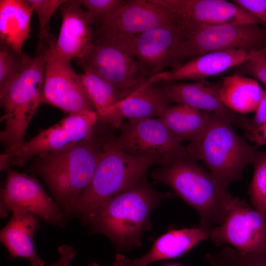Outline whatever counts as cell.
<instances>
[{"label":"cell","instance_id":"6da1fadb","mask_svg":"<svg viewBox=\"0 0 266 266\" xmlns=\"http://www.w3.org/2000/svg\"><path fill=\"white\" fill-rule=\"evenodd\" d=\"M165 194L154 190L143 178L100 206L89 223L95 232L104 234L121 250L140 246L149 218Z\"/></svg>","mask_w":266,"mask_h":266},{"label":"cell","instance_id":"7a4b0ae2","mask_svg":"<svg viewBox=\"0 0 266 266\" xmlns=\"http://www.w3.org/2000/svg\"><path fill=\"white\" fill-rule=\"evenodd\" d=\"M152 176L156 182L170 187L197 211L199 228L204 230L221 224L236 198L221 190L210 172L193 158L160 166L153 170Z\"/></svg>","mask_w":266,"mask_h":266},{"label":"cell","instance_id":"3957f363","mask_svg":"<svg viewBox=\"0 0 266 266\" xmlns=\"http://www.w3.org/2000/svg\"><path fill=\"white\" fill-rule=\"evenodd\" d=\"M156 165L165 164L157 158L125 153L115 138L103 141L93 176L79 196L73 212L89 222L105 202L138 183L144 178L147 170Z\"/></svg>","mask_w":266,"mask_h":266},{"label":"cell","instance_id":"277c9868","mask_svg":"<svg viewBox=\"0 0 266 266\" xmlns=\"http://www.w3.org/2000/svg\"><path fill=\"white\" fill-rule=\"evenodd\" d=\"M232 125L211 112L202 133L186 147L194 159L203 162L224 191L232 182L241 179L245 168L261 152L237 134Z\"/></svg>","mask_w":266,"mask_h":266},{"label":"cell","instance_id":"5b68a950","mask_svg":"<svg viewBox=\"0 0 266 266\" xmlns=\"http://www.w3.org/2000/svg\"><path fill=\"white\" fill-rule=\"evenodd\" d=\"M101 144L92 136L59 151L37 156L32 168L69 212H73L79 196L91 181Z\"/></svg>","mask_w":266,"mask_h":266},{"label":"cell","instance_id":"8992f818","mask_svg":"<svg viewBox=\"0 0 266 266\" xmlns=\"http://www.w3.org/2000/svg\"><path fill=\"white\" fill-rule=\"evenodd\" d=\"M50 45L38 48L34 57L26 55L17 76L0 89L1 117L4 128L0 140L4 152L14 150L24 141L28 126L39 105Z\"/></svg>","mask_w":266,"mask_h":266},{"label":"cell","instance_id":"52a82bcc","mask_svg":"<svg viewBox=\"0 0 266 266\" xmlns=\"http://www.w3.org/2000/svg\"><path fill=\"white\" fill-rule=\"evenodd\" d=\"M266 48V29L259 24L207 26L180 35L169 60L174 68L197 56L230 49L257 51Z\"/></svg>","mask_w":266,"mask_h":266},{"label":"cell","instance_id":"ba28073f","mask_svg":"<svg viewBox=\"0 0 266 266\" xmlns=\"http://www.w3.org/2000/svg\"><path fill=\"white\" fill-rule=\"evenodd\" d=\"M98 118L93 110L68 114L12 151L2 153L0 170L5 171L12 166H22L34 156L57 151L91 137Z\"/></svg>","mask_w":266,"mask_h":266},{"label":"cell","instance_id":"9c48e42d","mask_svg":"<svg viewBox=\"0 0 266 266\" xmlns=\"http://www.w3.org/2000/svg\"><path fill=\"white\" fill-rule=\"evenodd\" d=\"M120 134L115 140L120 149L128 155L157 158L165 165L193 158L187 148L159 117L129 120L122 124Z\"/></svg>","mask_w":266,"mask_h":266},{"label":"cell","instance_id":"30bf717a","mask_svg":"<svg viewBox=\"0 0 266 266\" xmlns=\"http://www.w3.org/2000/svg\"><path fill=\"white\" fill-rule=\"evenodd\" d=\"M77 63L128 95L153 75L141 62L124 50L105 42H93Z\"/></svg>","mask_w":266,"mask_h":266},{"label":"cell","instance_id":"8fae6325","mask_svg":"<svg viewBox=\"0 0 266 266\" xmlns=\"http://www.w3.org/2000/svg\"><path fill=\"white\" fill-rule=\"evenodd\" d=\"M174 21L173 15L154 0H127L113 17L93 32V42L121 48L135 36Z\"/></svg>","mask_w":266,"mask_h":266},{"label":"cell","instance_id":"7c38bea8","mask_svg":"<svg viewBox=\"0 0 266 266\" xmlns=\"http://www.w3.org/2000/svg\"><path fill=\"white\" fill-rule=\"evenodd\" d=\"M209 238L243 254L266 252V214L236 197L223 222L210 229Z\"/></svg>","mask_w":266,"mask_h":266},{"label":"cell","instance_id":"4fadbf2b","mask_svg":"<svg viewBox=\"0 0 266 266\" xmlns=\"http://www.w3.org/2000/svg\"><path fill=\"white\" fill-rule=\"evenodd\" d=\"M173 16L181 32L207 26L263 24L233 2L225 0H154Z\"/></svg>","mask_w":266,"mask_h":266},{"label":"cell","instance_id":"5bb4252c","mask_svg":"<svg viewBox=\"0 0 266 266\" xmlns=\"http://www.w3.org/2000/svg\"><path fill=\"white\" fill-rule=\"evenodd\" d=\"M51 45L45 66L40 104L54 106L68 114L93 110L80 75L74 70L70 62L54 54Z\"/></svg>","mask_w":266,"mask_h":266},{"label":"cell","instance_id":"9a60e30c","mask_svg":"<svg viewBox=\"0 0 266 266\" xmlns=\"http://www.w3.org/2000/svg\"><path fill=\"white\" fill-rule=\"evenodd\" d=\"M0 191V216L22 209L33 213L46 222L61 224L63 213L33 177L9 168Z\"/></svg>","mask_w":266,"mask_h":266},{"label":"cell","instance_id":"2e32d148","mask_svg":"<svg viewBox=\"0 0 266 266\" xmlns=\"http://www.w3.org/2000/svg\"><path fill=\"white\" fill-rule=\"evenodd\" d=\"M61 9L62 19L60 33L50 48L58 57L70 62L83 57L92 46V24L79 0H66Z\"/></svg>","mask_w":266,"mask_h":266},{"label":"cell","instance_id":"e0dca14e","mask_svg":"<svg viewBox=\"0 0 266 266\" xmlns=\"http://www.w3.org/2000/svg\"><path fill=\"white\" fill-rule=\"evenodd\" d=\"M255 51L230 49L206 53L197 56L174 68L155 74L149 80L152 83L160 82L166 83L186 80H203L240 66Z\"/></svg>","mask_w":266,"mask_h":266},{"label":"cell","instance_id":"ac0fdd59","mask_svg":"<svg viewBox=\"0 0 266 266\" xmlns=\"http://www.w3.org/2000/svg\"><path fill=\"white\" fill-rule=\"evenodd\" d=\"M162 86L171 102L214 113L245 129L248 123L247 118L232 111L222 102L219 96L221 84L203 79L190 83H166Z\"/></svg>","mask_w":266,"mask_h":266},{"label":"cell","instance_id":"d6986e66","mask_svg":"<svg viewBox=\"0 0 266 266\" xmlns=\"http://www.w3.org/2000/svg\"><path fill=\"white\" fill-rule=\"evenodd\" d=\"M180 34L174 21L135 36L120 49L141 62L153 75L168 67Z\"/></svg>","mask_w":266,"mask_h":266},{"label":"cell","instance_id":"ffe728a7","mask_svg":"<svg viewBox=\"0 0 266 266\" xmlns=\"http://www.w3.org/2000/svg\"><path fill=\"white\" fill-rule=\"evenodd\" d=\"M39 217L22 209L12 211L10 220L0 231V240L11 256L27 259L31 266H44L37 255L33 236L39 228Z\"/></svg>","mask_w":266,"mask_h":266},{"label":"cell","instance_id":"44dd1931","mask_svg":"<svg viewBox=\"0 0 266 266\" xmlns=\"http://www.w3.org/2000/svg\"><path fill=\"white\" fill-rule=\"evenodd\" d=\"M210 230L186 228L169 231L154 242L149 251L132 261L131 266H147L156 261L179 257L209 238Z\"/></svg>","mask_w":266,"mask_h":266},{"label":"cell","instance_id":"7402d4cb","mask_svg":"<svg viewBox=\"0 0 266 266\" xmlns=\"http://www.w3.org/2000/svg\"><path fill=\"white\" fill-rule=\"evenodd\" d=\"M171 102L162 85L148 80L123 99L115 112L119 118L129 120L153 118L159 117Z\"/></svg>","mask_w":266,"mask_h":266},{"label":"cell","instance_id":"603a6c76","mask_svg":"<svg viewBox=\"0 0 266 266\" xmlns=\"http://www.w3.org/2000/svg\"><path fill=\"white\" fill-rule=\"evenodd\" d=\"M33 11L27 0H0V43L23 54V44L30 37Z\"/></svg>","mask_w":266,"mask_h":266},{"label":"cell","instance_id":"cb8c5ba5","mask_svg":"<svg viewBox=\"0 0 266 266\" xmlns=\"http://www.w3.org/2000/svg\"><path fill=\"white\" fill-rule=\"evenodd\" d=\"M79 75L86 94L98 116L105 123L121 127L122 119L116 115L115 109L128 95L91 71L85 70Z\"/></svg>","mask_w":266,"mask_h":266},{"label":"cell","instance_id":"d4e9b609","mask_svg":"<svg viewBox=\"0 0 266 266\" xmlns=\"http://www.w3.org/2000/svg\"><path fill=\"white\" fill-rule=\"evenodd\" d=\"M264 90L255 79L238 74L226 76L219 90L222 102L237 114L255 112Z\"/></svg>","mask_w":266,"mask_h":266},{"label":"cell","instance_id":"484cf974","mask_svg":"<svg viewBox=\"0 0 266 266\" xmlns=\"http://www.w3.org/2000/svg\"><path fill=\"white\" fill-rule=\"evenodd\" d=\"M210 113L178 104L167 107L159 118L179 141L187 140L191 142L203 132Z\"/></svg>","mask_w":266,"mask_h":266},{"label":"cell","instance_id":"4316f807","mask_svg":"<svg viewBox=\"0 0 266 266\" xmlns=\"http://www.w3.org/2000/svg\"><path fill=\"white\" fill-rule=\"evenodd\" d=\"M254 173L249 189L253 207L266 214V152H261L254 163Z\"/></svg>","mask_w":266,"mask_h":266},{"label":"cell","instance_id":"83f0119b","mask_svg":"<svg viewBox=\"0 0 266 266\" xmlns=\"http://www.w3.org/2000/svg\"><path fill=\"white\" fill-rule=\"evenodd\" d=\"M35 13L39 31L38 47L48 45L53 38L49 33V21L56 10L66 1L65 0H27Z\"/></svg>","mask_w":266,"mask_h":266},{"label":"cell","instance_id":"f1b7e54d","mask_svg":"<svg viewBox=\"0 0 266 266\" xmlns=\"http://www.w3.org/2000/svg\"><path fill=\"white\" fill-rule=\"evenodd\" d=\"M86 9L91 24L98 27L109 20L125 4L123 0H79Z\"/></svg>","mask_w":266,"mask_h":266},{"label":"cell","instance_id":"f546056e","mask_svg":"<svg viewBox=\"0 0 266 266\" xmlns=\"http://www.w3.org/2000/svg\"><path fill=\"white\" fill-rule=\"evenodd\" d=\"M26 54H20L10 47L0 43V89L10 82L21 71Z\"/></svg>","mask_w":266,"mask_h":266},{"label":"cell","instance_id":"4dcf8cb0","mask_svg":"<svg viewBox=\"0 0 266 266\" xmlns=\"http://www.w3.org/2000/svg\"><path fill=\"white\" fill-rule=\"evenodd\" d=\"M218 253L226 266H266V252L243 254L226 247Z\"/></svg>","mask_w":266,"mask_h":266},{"label":"cell","instance_id":"1f68e13d","mask_svg":"<svg viewBox=\"0 0 266 266\" xmlns=\"http://www.w3.org/2000/svg\"><path fill=\"white\" fill-rule=\"evenodd\" d=\"M242 72L254 77L266 85V52L265 49L256 51L240 65Z\"/></svg>","mask_w":266,"mask_h":266},{"label":"cell","instance_id":"d6a6232c","mask_svg":"<svg viewBox=\"0 0 266 266\" xmlns=\"http://www.w3.org/2000/svg\"><path fill=\"white\" fill-rule=\"evenodd\" d=\"M232 1L266 25V0H233Z\"/></svg>","mask_w":266,"mask_h":266},{"label":"cell","instance_id":"836d02e7","mask_svg":"<svg viewBox=\"0 0 266 266\" xmlns=\"http://www.w3.org/2000/svg\"><path fill=\"white\" fill-rule=\"evenodd\" d=\"M266 122V89L264 90L263 94L255 112L254 118L250 121L245 128V133L259 127Z\"/></svg>","mask_w":266,"mask_h":266},{"label":"cell","instance_id":"e575fe53","mask_svg":"<svg viewBox=\"0 0 266 266\" xmlns=\"http://www.w3.org/2000/svg\"><path fill=\"white\" fill-rule=\"evenodd\" d=\"M59 259L51 266H70L71 260L76 256L75 249L68 245L63 244L58 248Z\"/></svg>","mask_w":266,"mask_h":266},{"label":"cell","instance_id":"d590c367","mask_svg":"<svg viewBox=\"0 0 266 266\" xmlns=\"http://www.w3.org/2000/svg\"><path fill=\"white\" fill-rule=\"evenodd\" d=\"M246 136L258 147L266 144V122L256 129L245 133Z\"/></svg>","mask_w":266,"mask_h":266},{"label":"cell","instance_id":"8d00e7d4","mask_svg":"<svg viewBox=\"0 0 266 266\" xmlns=\"http://www.w3.org/2000/svg\"><path fill=\"white\" fill-rule=\"evenodd\" d=\"M131 260L127 259L124 255L117 253L116 255L113 266H131ZM88 266H99V265L96 263L92 262Z\"/></svg>","mask_w":266,"mask_h":266},{"label":"cell","instance_id":"74e56055","mask_svg":"<svg viewBox=\"0 0 266 266\" xmlns=\"http://www.w3.org/2000/svg\"><path fill=\"white\" fill-rule=\"evenodd\" d=\"M205 257L208 262L209 266H226L218 253L215 255L207 253Z\"/></svg>","mask_w":266,"mask_h":266},{"label":"cell","instance_id":"f35d334b","mask_svg":"<svg viewBox=\"0 0 266 266\" xmlns=\"http://www.w3.org/2000/svg\"><path fill=\"white\" fill-rule=\"evenodd\" d=\"M177 266V265H170V266Z\"/></svg>","mask_w":266,"mask_h":266},{"label":"cell","instance_id":"ab89813d","mask_svg":"<svg viewBox=\"0 0 266 266\" xmlns=\"http://www.w3.org/2000/svg\"><path fill=\"white\" fill-rule=\"evenodd\" d=\"M265 50H266V49H265Z\"/></svg>","mask_w":266,"mask_h":266}]
</instances>
